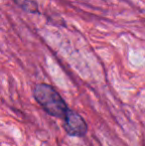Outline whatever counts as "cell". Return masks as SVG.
I'll return each mask as SVG.
<instances>
[{
  "label": "cell",
  "instance_id": "obj_2",
  "mask_svg": "<svg viewBox=\"0 0 145 146\" xmlns=\"http://www.w3.org/2000/svg\"><path fill=\"white\" fill-rule=\"evenodd\" d=\"M63 126L66 132L73 137H83L87 132V124L83 117L72 110H69L64 117Z\"/></svg>",
  "mask_w": 145,
  "mask_h": 146
},
{
  "label": "cell",
  "instance_id": "obj_1",
  "mask_svg": "<svg viewBox=\"0 0 145 146\" xmlns=\"http://www.w3.org/2000/svg\"><path fill=\"white\" fill-rule=\"evenodd\" d=\"M33 96L39 106L51 116L64 119L70 110L58 90L48 84L36 85L33 88Z\"/></svg>",
  "mask_w": 145,
  "mask_h": 146
}]
</instances>
